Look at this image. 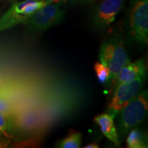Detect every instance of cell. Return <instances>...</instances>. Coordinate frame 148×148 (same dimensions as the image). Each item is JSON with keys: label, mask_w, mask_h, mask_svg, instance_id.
<instances>
[{"label": "cell", "mask_w": 148, "mask_h": 148, "mask_svg": "<svg viewBox=\"0 0 148 148\" xmlns=\"http://www.w3.org/2000/svg\"><path fill=\"white\" fill-rule=\"evenodd\" d=\"M148 112V92L142 90L117 114V133L123 141L130 130L138 127L145 121Z\"/></svg>", "instance_id": "obj_1"}, {"label": "cell", "mask_w": 148, "mask_h": 148, "mask_svg": "<svg viewBox=\"0 0 148 148\" xmlns=\"http://www.w3.org/2000/svg\"><path fill=\"white\" fill-rule=\"evenodd\" d=\"M99 62L110 70L112 80L115 79L119 70L130 62L125 40L116 35L106 38L99 50Z\"/></svg>", "instance_id": "obj_2"}, {"label": "cell", "mask_w": 148, "mask_h": 148, "mask_svg": "<svg viewBox=\"0 0 148 148\" xmlns=\"http://www.w3.org/2000/svg\"><path fill=\"white\" fill-rule=\"evenodd\" d=\"M128 32L132 41L148 43V0H132L129 14Z\"/></svg>", "instance_id": "obj_3"}, {"label": "cell", "mask_w": 148, "mask_h": 148, "mask_svg": "<svg viewBox=\"0 0 148 148\" xmlns=\"http://www.w3.org/2000/svg\"><path fill=\"white\" fill-rule=\"evenodd\" d=\"M50 2L24 0L15 2L0 18V32L21 23H25L37 10Z\"/></svg>", "instance_id": "obj_4"}, {"label": "cell", "mask_w": 148, "mask_h": 148, "mask_svg": "<svg viewBox=\"0 0 148 148\" xmlns=\"http://www.w3.org/2000/svg\"><path fill=\"white\" fill-rule=\"evenodd\" d=\"M146 79L147 75H144L132 81L116 85L108 105V112L116 118L119 111L142 90Z\"/></svg>", "instance_id": "obj_5"}, {"label": "cell", "mask_w": 148, "mask_h": 148, "mask_svg": "<svg viewBox=\"0 0 148 148\" xmlns=\"http://www.w3.org/2000/svg\"><path fill=\"white\" fill-rule=\"evenodd\" d=\"M64 15L60 3H50L37 10L25 23L31 32H42L60 23Z\"/></svg>", "instance_id": "obj_6"}, {"label": "cell", "mask_w": 148, "mask_h": 148, "mask_svg": "<svg viewBox=\"0 0 148 148\" xmlns=\"http://www.w3.org/2000/svg\"><path fill=\"white\" fill-rule=\"evenodd\" d=\"M124 3L125 0H103L96 7L92 14L94 27L98 30H105L114 21Z\"/></svg>", "instance_id": "obj_7"}, {"label": "cell", "mask_w": 148, "mask_h": 148, "mask_svg": "<svg viewBox=\"0 0 148 148\" xmlns=\"http://www.w3.org/2000/svg\"><path fill=\"white\" fill-rule=\"evenodd\" d=\"M114 119L115 118L112 114L106 112L96 116L94 121L99 125L103 136L116 147H119L121 142L118 136Z\"/></svg>", "instance_id": "obj_8"}, {"label": "cell", "mask_w": 148, "mask_h": 148, "mask_svg": "<svg viewBox=\"0 0 148 148\" xmlns=\"http://www.w3.org/2000/svg\"><path fill=\"white\" fill-rule=\"evenodd\" d=\"M147 75V67L143 59L125 64L119 70L115 78L116 85L129 82L142 75Z\"/></svg>", "instance_id": "obj_9"}, {"label": "cell", "mask_w": 148, "mask_h": 148, "mask_svg": "<svg viewBox=\"0 0 148 148\" xmlns=\"http://www.w3.org/2000/svg\"><path fill=\"white\" fill-rule=\"evenodd\" d=\"M127 147L145 148L148 147L147 135L145 131L138 127L132 128L125 136Z\"/></svg>", "instance_id": "obj_10"}, {"label": "cell", "mask_w": 148, "mask_h": 148, "mask_svg": "<svg viewBox=\"0 0 148 148\" xmlns=\"http://www.w3.org/2000/svg\"><path fill=\"white\" fill-rule=\"evenodd\" d=\"M82 140V134L76 131H73L66 137L59 140L56 147L58 148H79L81 147Z\"/></svg>", "instance_id": "obj_11"}, {"label": "cell", "mask_w": 148, "mask_h": 148, "mask_svg": "<svg viewBox=\"0 0 148 148\" xmlns=\"http://www.w3.org/2000/svg\"><path fill=\"white\" fill-rule=\"evenodd\" d=\"M96 76L99 83L103 85L108 86L112 80L110 70L106 65L101 63L100 62H96L93 66Z\"/></svg>", "instance_id": "obj_12"}, {"label": "cell", "mask_w": 148, "mask_h": 148, "mask_svg": "<svg viewBox=\"0 0 148 148\" xmlns=\"http://www.w3.org/2000/svg\"><path fill=\"white\" fill-rule=\"evenodd\" d=\"M14 103L8 96L0 92V113L9 118H12L14 112Z\"/></svg>", "instance_id": "obj_13"}, {"label": "cell", "mask_w": 148, "mask_h": 148, "mask_svg": "<svg viewBox=\"0 0 148 148\" xmlns=\"http://www.w3.org/2000/svg\"><path fill=\"white\" fill-rule=\"evenodd\" d=\"M12 127V121L10 118L0 113V136L10 137Z\"/></svg>", "instance_id": "obj_14"}, {"label": "cell", "mask_w": 148, "mask_h": 148, "mask_svg": "<svg viewBox=\"0 0 148 148\" xmlns=\"http://www.w3.org/2000/svg\"><path fill=\"white\" fill-rule=\"evenodd\" d=\"M11 145L10 140L8 137L3 136H0V148L9 147Z\"/></svg>", "instance_id": "obj_15"}, {"label": "cell", "mask_w": 148, "mask_h": 148, "mask_svg": "<svg viewBox=\"0 0 148 148\" xmlns=\"http://www.w3.org/2000/svg\"><path fill=\"white\" fill-rule=\"evenodd\" d=\"M84 148H99L100 147V145H99V143L97 142H92L88 145H85L83 147Z\"/></svg>", "instance_id": "obj_16"}, {"label": "cell", "mask_w": 148, "mask_h": 148, "mask_svg": "<svg viewBox=\"0 0 148 148\" xmlns=\"http://www.w3.org/2000/svg\"><path fill=\"white\" fill-rule=\"evenodd\" d=\"M40 1H48V2L52 3L53 1V0H40Z\"/></svg>", "instance_id": "obj_17"}, {"label": "cell", "mask_w": 148, "mask_h": 148, "mask_svg": "<svg viewBox=\"0 0 148 148\" xmlns=\"http://www.w3.org/2000/svg\"><path fill=\"white\" fill-rule=\"evenodd\" d=\"M60 1V0H53V1ZM61 1H62V0H61Z\"/></svg>", "instance_id": "obj_18"}, {"label": "cell", "mask_w": 148, "mask_h": 148, "mask_svg": "<svg viewBox=\"0 0 148 148\" xmlns=\"http://www.w3.org/2000/svg\"><path fill=\"white\" fill-rule=\"evenodd\" d=\"M10 1H12V0H10Z\"/></svg>", "instance_id": "obj_19"}]
</instances>
